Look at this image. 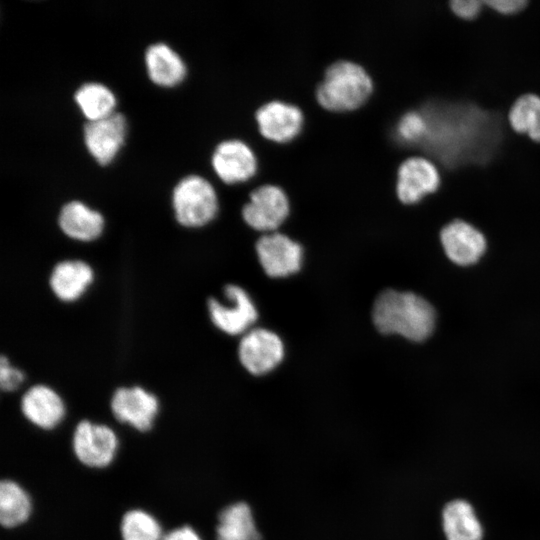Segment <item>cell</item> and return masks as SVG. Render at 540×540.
I'll use <instances>...</instances> for the list:
<instances>
[{
  "instance_id": "obj_21",
  "label": "cell",
  "mask_w": 540,
  "mask_h": 540,
  "mask_svg": "<svg viewBox=\"0 0 540 540\" xmlns=\"http://www.w3.org/2000/svg\"><path fill=\"white\" fill-rule=\"evenodd\" d=\"M507 121L515 133L540 143V96L524 93L517 97L507 112Z\"/></svg>"
},
{
  "instance_id": "obj_3",
  "label": "cell",
  "mask_w": 540,
  "mask_h": 540,
  "mask_svg": "<svg viewBox=\"0 0 540 540\" xmlns=\"http://www.w3.org/2000/svg\"><path fill=\"white\" fill-rule=\"evenodd\" d=\"M172 208L177 222L199 228L212 221L218 211V198L212 184L202 176L182 178L172 192Z\"/></svg>"
},
{
  "instance_id": "obj_20",
  "label": "cell",
  "mask_w": 540,
  "mask_h": 540,
  "mask_svg": "<svg viewBox=\"0 0 540 540\" xmlns=\"http://www.w3.org/2000/svg\"><path fill=\"white\" fill-rule=\"evenodd\" d=\"M216 540H261L252 510L237 502L225 507L218 517Z\"/></svg>"
},
{
  "instance_id": "obj_27",
  "label": "cell",
  "mask_w": 540,
  "mask_h": 540,
  "mask_svg": "<svg viewBox=\"0 0 540 540\" xmlns=\"http://www.w3.org/2000/svg\"><path fill=\"white\" fill-rule=\"evenodd\" d=\"M448 6L458 19L474 21L481 15L484 2L480 0H451L448 2Z\"/></svg>"
},
{
  "instance_id": "obj_23",
  "label": "cell",
  "mask_w": 540,
  "mask_h": 540,
  "mask_svg": "<svg viewBox=\"0 0 540 540\" xmlns=\"http://www.w3.org/2000/svg\"><path fill=\"white\" fill-rule=\"evenodd\" d=\"M74 99L88 121L104 118L114 112L116 97L104 84L88 82L81 85Z\"/></svg>"
},
{
  "instance_id": "obj_2",
  "label": "cell",
  "mask_w": 540,
  "mask_h": 540,
  "mask_svg": "<svg viewBox=\"0 0 540 540\" xmlns=\"http://www.w3.org/2000/svg\"><path fill=\"white\" fill-rule=\"evenodd\" d=\"M372 90V78L360 64L340 60L326 69L316 98L327 110L347 111L362 105Z\"/></svg>"
},
{
  "instance_id": "obj_4",
  "label": "cell",
  "mask_w": 540,
  "mask_h": 540,
  "mask_svg": "<svg viewBox=\"0 0 540 540\" xmlns=\"http://www.w3.org/2000/svg\"><path fill=\"white\" fill-rule=\"evenodd\" d=\"M442 184L440 167L431 158L414 155L404 159L396 177V195L407 205L421 201L436 193Z\"/></svg>"
},
{
  "instance_id": "obj_7",
  "label": "cell",
  "mask_w": 540,
  "mask_h": 540,
  "mask_svg": "<svg viewBox=\"0 0 540 540\" xmlns=\"http://www.w3.org/2000/svg\"><path fill=\"white\" fill-rule=\"evenodd\" d=\"M224 293L229 301L228 304H223L215 298L208 300L212 323L228 335L248 332L258 317L252 299L242 287L235 284L226 285Z\"/></svg>"
},
{
  "instance_id": "obj_18",
  "label": "cell",
  "mask_w": 540,
  "mask_h": 540,
  "mask_svg": "<svg viewBox=\"0 0 540 540\" xmlns=\"http://www.w3.org/2000/svg\"><path fill=\"white\" fill-rule=\"evenodd\" d=\"M145 63L149 78L160 86H175L186 76L187 70L183 59L169 45L162 42L151 44L146 49Z\"/></svg>"
},
{
  "instance_id": "obj_26",
  "label": "cell",
  "mask_w": 540,
  "mask_h": 540,
  "mask_svg": "<svg viewBox=\"0 0 540 540\" xmlns=\"http://www.w3.org/2000/svg\"><path fill=\"white\" fill-rule=\"evenodd\" d=\"M25 381L24 372L11 364L6 356L0 359V387L3 391L13 392Z\"/></svg>"
},
{
  "instance_id": "obj_10",
  "label": "cell",
  "mask_w": 540,
  "mask_h": 540,
  "mask_svg": "<svg viewBox=\"0 0 540 540\" xmlns=\"http://www.w3.org/2000/svg\"><path fill=\"white\" fill-rule=\"evenodd\" d=\"M258 260L270 277H286L296 273L302 264L300 244L279 232L266 233L256 243Z\"/></svg>"
},
{
  "instance_id": "obj_6",
  "label": "cell",
  "mask_w": 540,
  "mask_h": 540,
  "mask_svg": "<svg viewBox=\"0 0 540 540\" xmlns=\"http://www.w3.org/2000/svg\"><path fill=\"white\" fill-rule=\"evenodd\" d=\"M289 199L278 185L264 184L254 189L242 208L244 221L253 229L271 233L289 214Z\"/></svg>"
},
{
  "instance_id": "obj_17",
  "label": "cell",
  "mask_w": 540,
  "mask_h": 540,
  "mask_svg": "<svg viewBox=\"0 0 540 540\" xmlns=\"http://www.w3.org/2000/svg\"><path fill=\"white\" fill-rule=\"evenodd\" d=\"M60 230L70 239L79 242H91L103 233L105 221L103 215L81 201L67 202L58 215Z\"/></svg>"
},
{
  "instance_id": "obj_8",
  "label": "cell",
  "mask_w": 540,
  "mask_h": 540,
  "mask_svg": "<svg viewBox=\"0 0 540 540\" xmlns=\"http://www.w3.org/2000/svg\"><path fill=\"white\" fill-rule=\"evenodd\" d=\"M110 408L117 421L146 432L152 428L160 404L155 394L141 386H123L114 391Z\"/></svg>"
},
{
  "instance_id": "obj_16",
  "label": "cell",
  "mask_w": 540,
  "mask_h": 540,
  "mask_svg": "<svg viewBox=\"0 0 540 540\" xmlns=\"http://www.w3.org/2000/svg\"><path fill=\"white\" fill-rule=\"evenodd\" d=\"M94 278V270L89 263L80 259H66L52 268L49 287L58 300L72 303L88 291Z\"/></svg>"
},
{
  "instance_id": "obj_5",
  "label": "cell",
  "mask_w": 540,
  "mask_h": 540,
  "mask_svg": "<svg viewBox=\"0 0 540 540\" xmlns=\"http://www.w3.org/2000/svg\"><path fill=\"white\" fill-rule=\"evenodd\" d=\"M114 430L89 420L80 421L73 432L72 447L80 463L90 468H105L112 463L118 450Z\"/></svg>"
},
{
  "instance_id": "obj_11",
  "label": "cell",
  "mask_w": 540,
  "mask_h": 540,
  "mask_svg": "<svg viewBox=\"0 0 540 540\" xmlns=\"http://www.w3.org/2000/svg\"><path fill=\"white\" fill-rule=\"evenodd\" d=\"M84 143L89 153L101 165H107L115 158L127 134V121L123 114L110 115L84 125Z\"/></svg>"
},
{
  "instance_id": "obj_22",
  "label": "cell",
  "mask_w": 540,
  "mask_h": 540,
  "mask_svg": "<svg viewBox=\"0 0 540 540\" xmlns=\"http://www.w3.org/2000/svg\"><path fill=\"white\" fill-rule=\"evenodd\" d=\"M32 512L29 494L15 481L2 480L0 484V523L14 528L25 523Z\"/></svg>"
},
{
  "instance_id": "obj_28",
  "label": "cell",
  "mask_w": 540,
  "mask_h": 540,
  "mask_svg": "<svg viewBox=\"0 0 540 540\" xmlns=\"http://www.w3.org/2000/svg\"><path fill=\"white\" fill-rule=\"evenodd\" d=\"M529 0H484L485 5L501 16H515L523 12Z\"/></svg>"
},
{
  "instance_id": "obj_24",
  "label": "cell",
  "mask_w": 540,
  "mask_h": 540,
  "mask_svg": "<svg viewBox=\"0 0 540 540\" xmlns=\"http://www.w3.org/2000/svg\"><path fill=\"white\" fill-rule=\"evenodd\" d=\"M120 533L122 540H162L164 536L158 520L141 509L129 510L123 515Z\"/></svg>"
},
{
  "instance_id": "obj_25",
  "label": "cell",
  "mask_w": 540,
  "mask_h": 540,
  "mask_svg": "<svg viewBox=\"0 0 540 540\" xmlns=\"http://www.w3.org/2000/svg\"><path fill=\"white\" fill-rule=\"evenodd\" d=\"M428 128V120L423 110H409L398 120L396 134L403 143L422 144Z\"/></svg>"
},
{
  "instance_id": "obj_14",
  "label": "cell",
  "mask_w": 540,
  "mask_h": 540,
  "mask_svg": "<svg viewBox=\"0 0 540 540\" xmlns=\"http://www.w3.org/2000/svg\"><path fill=\"white\" fill-rule=\"evenodd\" d=\"M256 121L264 137L276 142H286L299 134L304 116L297 105L273 100L256 111Z\"/></svg>"
},
{
  "instance_id": "obj_15",
  "label": "cell",
  "mask_w": 540,
  "mask_h": 540,
  "mask_svg": "<svg viewBox=\"0 0 540 540\" xmlns=\"http://www.w3.org/2000/svg\"><path fill=\"white\" fill-rule=\"evenodd\" d=\"M212 166L226 183L245 181L257 170V158L251 147L239 139L222 141L215 148Z\"/></svg>"
},
{
  "instance_id": "obj_29",
  "label": "cell",
  "mask_w": 540,
  "mask_h": 540,
  "mask_svg": "<svg viewBox=\"0 0 540 540\" xmlns=\"http://www.w3.org/2000/svg\"><path fill=\"white\" fill-rule=\"evenodd\" d=\"M162 540H202L200 535L190 526H181L164 534Z\"/></svg>"
},
{
  "instance_id": "obj_13",
  "label": "cell",
  "mask_w": 540,
  "mask_h": 540,
  "mask_svg": "<svg viewBox=\"0 0 540 540\" xmlns=\"http://www.w3.org/2000/svg\"><path fill=\"white\" fill-rule=\"evenodd\" d=\"M23 416L34 426L51 430L64 419L66 406L59 393L45 384L28 388L20 400Z\"/></svg>"
},
{
  "instance_id": "obj_19",
  "label": "cell",
  "mask_w": 540,
  "mask_h": 540,
  "mask_svg": "<svg viewBox=\"0 0 540 540\" xmlns=\"http://www.w3.org/2000/svg\"><path fill=\"white\" fill-rule=\"evenodd\" d=\"M441 517L446 540H482L483 527L467 500L457 498L447 502Z\"/></svg>"
},
{
  "instance_id": "obj_9",
  "label": "cell",
  "mask_w": 540,
  "mask_h": 540,
  "mask_svg": "<svg viewBox=\"0 0 540 540\" xmlns=\"http://www.w3.org/2000/svg\"><path fill=\"white\" fill-rule=\"evenodd\" d=\"M239 360L243 367L254 375L273 370L284 357V345L274 332L251 329L244 334L238 347Z\"/></svg>"
},
{
  "instance_id": "obj_1",
  "label": "cell",
  "mask_w": 540,
  "mask_h": 540,
  "mask_svg": "<svg viewBox=\"0 0 540 540\" xmlns=\"http://www.w3.org/2000/svg\"><path fill=\"white\" fill-rule=\"evenodd\" d=\"M372 320L383 334H399L420 342L432 334L436 313L427 300L415 293L387 289L373 304Z\"/></svg>"
},
{
  "instance_id": "obj_12",
  "label": "cell",
  "mask_w": 540,
  "mask_h": 540,
  "mask_svg": "<svg viewBox=\"0 0 540 540\" xmlns=\"http://www.w3.org/2000/svg\"><path fill=\"white\" fill-rule=\"evenodd\" d=\"M440 240L447 257L462 266L477 262L486 249L484 235L461 219L447 223L440 232Z\"/></svg>"
}]
</instances>
